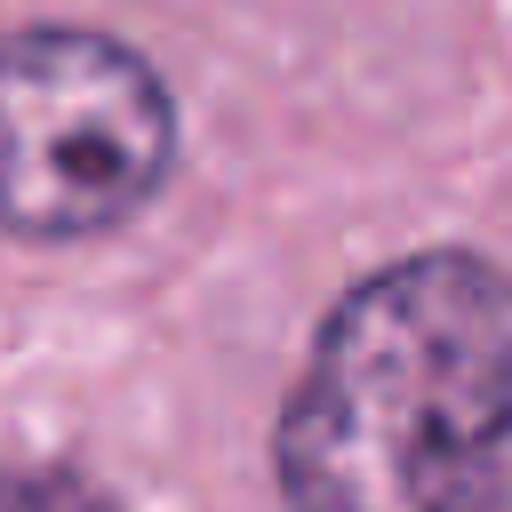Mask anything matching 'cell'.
Listing matches in <instances>:
<instances>
[{
    "label": "cell",
    "mask_w": 512,
    "mask_h": 512,
    "mask_svg": "<svg viewBox=\"0 0 512 512\" xmlns=\"http://www.w3.org/2000/svg\"><path fill=\"white\" fill-rule=\"evenodd\" d=\"M288 512H496L512 480V272L416 248L352 280L280 408Z\"/></svg>",
    "instance_id": "cell-1"
},
{
    "label": "cell",
    "mask_w": 512,
    "mask_h": 512,
    "mask_svg": "<svg viewBox=\"0 0 512 512\" xmlns=\"http://www.w3.org/2000/svg\"><path fill=\"white\" fill-rule=\"evenodd\" d=\"M176 96L144 48L96 24L0 32V232L96 240L176 168Z\"/></svg>",
    "instance_id": "cell-2"
},
{
    "label": "cell",
    "mask_w": 512,
    "mask_h": 512,
    "mask_svg": "<svg viewBox=\"0 0 512 512\" xmlns=\"http://www.w3.org/2000/svg\"><path fill=\"white\" fill-rule=\"evenodd\" d=\"M0 512H120L80 464H0Z\"/></svg>",
    "instance_id": "cell-3"
}]
</instances>
